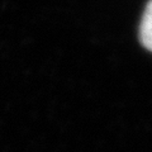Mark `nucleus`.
<instances>
[{
  "mask_svg": "<svg viewBox=\"0 0 152 152\" xmlns=\"http://www.w3.org/2000/svg\"><path fill=\"white\" fill-rule=\"evenodd\" d=\"M140 41L145 48L152 52V0H148L141 19Z\"/></svg>",
  "mask_w": 152,
  "mask_h": 152,
  "instance_id": "1",
  "label": "nucleus"
}]
</instances>
